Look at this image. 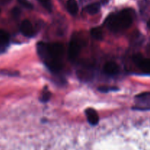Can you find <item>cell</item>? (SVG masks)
Here are the masks:
<instances>
[{
    "mask_svg": "<svg viewBox=\"0 0 150 150\" xmlns=\"http://www.w3.org/2000/svg\"><path fill=\"white\" fill-rule=\"evenodd\" d=\"M38 51L40 57L45 60V64L51 70L59 71L62 68V57L64 53V48L61 43L38 44Z\"/></svg>",
    "mask_w": 150,
    "mask_h": 150,
    "instance_id": "6da1fadb",
    "label": "cell"
},
{
    "mask_svg": "<svg viewBox=\"0 0 150 150\" xmlns=\"http://www.w3.org/2000/svg\"><path fill=\"white\" fill-rule=\"evenodd\" d=\"M133 23V16L128 10H124L109 18L108 26L114 32H120L127 29Z\"/></svg>",
    "mask_w": 150,
    "mask_h": 150,
    "instance_id": "7a4b0ae2",
    "label": "cell"
},
{
    "mask_svg": "<svg viewBox=\"0 0 150 150\" xmlns=\"http://www.w3.org/2000/svg\"><path fill=\"white\" fill-rule=\"evenodd\" d=\"M138 110H150V92H143L136 97Z\"/></svg>",
    "mask_w": 150,
    "mask_h": 150,
    "instance_id": "3957f363",
    "label": "cell"
},
{
    "mask_svg": "<svg viewBox=\"0 0 150 150\" xmlns=\"http://www.w3.org/2000/svg\"><path fill=\"white\" fill-rule=\"evenodd\" d=\"M133 60L142 71L150 74V59L144 58L142 54H138L133 56Z\"/></svg>",
    "mask_w": 150,
    "mask_h": 150,
    "instance_id": "277c9868",
    "label": "cell"
},
{
    "mask_svg": "<svg viewBox=\"0 0 150 150\" xmlns=\"http://www.w3.org/2000/svg\"><path fill=\"white\" fill-rule=\"evenodd\" d=\"M81 44L76 39H73L70 41L68 48V56L71 60H74L80 54Z\"/></svg>",
    "mask_w": 150,
    "mask_h": 150,
    "instance_id": "5b68a950",
    "label": "cell"
},
{
    "mask_svg": "<svg viewBox=\"0 0 150 150\" xmlns=\"http://www.w3.org/2000/svg\"><path fill=\"white\" fill-rule=\"evenodd\" d=\"M20 29L22 34L26 37H32L34 34L33 26L29 20H24L22 22Z\"/></svg>",
    "mask_w": 150,
    "mask_h": 150,
    "instance_id": "8992f818",
    "label": "cell"
},
{
    "mask_svg": "<svg viewBox=\"0 0 150 150\" xmlns=\"http://www.w3.org/2000/svg\"><path fill=\"white\" fill-rule=\"evenodd\" d=\"M104 72L108 76H114L120 71V67L117 63L114 62H108L104 65Z\"/></svg>",
    "mask_w": 150,
    "mask_h": 150,
    "instance_id": "52a82bcc",
    "label": "cell"
},
{
    "mask_svg": "<svg viewBox=\"0 0 150 150\" xmlns=\"http://www.w3.org/2000/svg\"><path fill=\"white\" fill-rule=\"evenodd\" d=\"M86 115L87 117V120L89 124L92 125H96L99 122V117L98 113L95 109L88 108L86 110Z\"/></svg>",
    "mask_w": 150,
    "mask_h": 150,
    "instance_id": "ba28073f",
    "label": "cell"
},
{
    "mask_svg": "<svg viewBox=\"0 0 150 150\" xmlns=\"http://www.w3.org/2000/svg\"><path fill=\"white\" fill-rule=\"evenodd\" d=\"M10 35L6 31L0 29V51H2L8 45Z\"/></svg>",
    "mask_w": 150,
    "mask_h": 150,
    "instance_id": "9c48e42d",
    "label": "cell"
},
{
    "mask_svg": "<svg viewBox=\"0 0 150 150\" xmlns=\"http://www.w3.org/2000/svg\"><path fill=\"white\" fill-rule=\"evenodd\" d=\"M67 10L70 14L73 16L77 14L78 11H79V6H78L76 0H68L67 3Z\"/></svg>",
    "mask_w": 150,
    "mask_h": 150,
    "instance_id": "30bf717a",
    "label": "cell"
},
{
    "mask_svg": "<svg viewBox=\"0 0 150 150\" xmlns=\"http://www.w3.org/2000/svg\"><path fill=\"white\" fill-rule=\"evenodd\" d=\"M100 5L99 3H93L86 7V11L90 15H95L99 12Z\"/></svg>",
    "mask_w": 150,
    "mask_h": 150,
    "instance_id": "8fae6325",
    "label": "cell"
},
{
    "mask_svg": "<svg viewBox=\"0 0 150 150\" xmlns=\"http://www.w3.org/2000/svg\"><path fill=\"white\" fill-rule=\"evenodd\" d=\"M90 34L92 38L98 40H101L103 38V31L100 28H93V29H91Z\"/></svg>",
    "mask_w": 150,
    "mask_h": 150,
    "instance_id": "7c38bea8",
    "label": "cell"
},
{
    "mask_svg": "<svg viewBox=\"0 0 150 150\" xmlns=\"http://www.w3.org/2000/svg\"><path fill=\"white\" fill-rule=\"evenodd\" d=\"M40 3L42 4V7L48 10V12H51L52 10V3L51 0H38Z\"/></svg>",
    "mask_w": 150,
    "mask_h": 150,
    "instance_id": "4fadbf2b",
    "label": "cell"
},
{
    "mask_svg": "<svg viewBox=\"0 0 150 150\" xmlns=\"http://www.w3.org/2000/svg\"><path fill=\"white\" fill-rule=\"evenodd\" d=\"M18 2L22 5L23 7H24L25 8L29 9V10H32L33 8V5L31 4V2H29L28 0H18Z\"/></svg>",
    "mask_w": 150,
    "mask_h": 150,
    "instance_id": "5bb4252c",
    "label": "cell"
},
{
    "mask_svg": "<svg viewBox=\"0 0 150 150\" xmlns=\"http://www.w3.org/2000/svg\"><path fill=\"white\" fill-rule=\"evenodd\" d=\"M51 98V93L49 92H45L42 95V98H41V101L42 102H47L48 100Z\"/></svg>",
    "mask_w": 150,
    "mask_h": 150,
    "instance_id": "9a60e30c",
    "label": "cell"
},
{
    "mask_svg": "<svg viewBox=\"0 0 150 150\" xmlns=\"http://www.w3.org/2000/svg\"><path fill=\"white\" fill-rule=\"evenodd\" d=\"M12 14L15 18H18L21 15V10L18 7H14L12 10Z\"/></svg>",
    "mask_w": 150,
    "mask_h": 150,
    "instance_id": "2e32d148",
    "label": "cell"
},
{
    "mask_svg": "<svg viewBox=\"0 0 150 150\" xmlns=\"http://www.w3.org/2000/svg\"><path fill=\"white\" fill-rule=\"evenodd\" d=\"M147 26H148V28H149V29H150V20L147 22Z\"/></svg>",
    "mask_w": 150,
    "mask_h": 150,
    "instance_id": "e0dca14e",
    "label": "cell"
}]
</instances>
